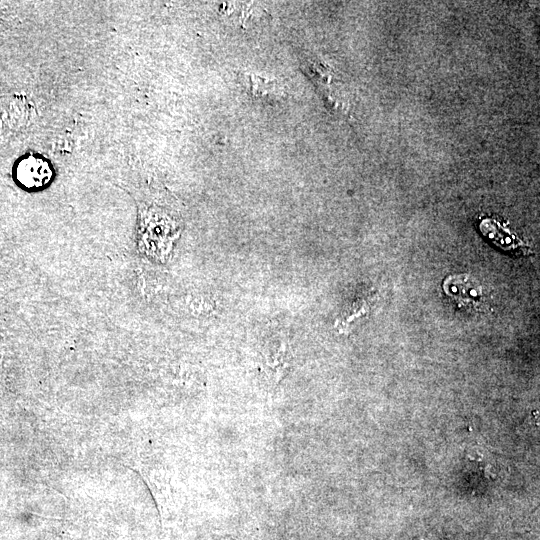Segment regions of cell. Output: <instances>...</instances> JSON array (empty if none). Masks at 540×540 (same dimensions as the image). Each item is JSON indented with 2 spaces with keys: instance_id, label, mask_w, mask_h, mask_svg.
<instances>
[{
  "instance_id": "obj_1",
  "label": "cell",
  "mask_w": 540,
  "mask_h": 540,
  "mask_svg": "<svg viewBox=\"0 0 540 540\" xmlns=\"http://www.w3.org/2000/svg\"><path fill=\"white\" fill-rule=\"evenodd\" d=\"M443 289L447 296L464 307H480L484 302L483 287L475 278L466 274L447 277Z\"/></svg>"
},
{
  "instance_id": "obj_2",
  "label": "cell",
  "mask_w": 540,
  "mask_h": 540,
  "mask_svg": "<svg viewBox=\"0 0 540 540\" xmlns=\"http://www.w3.org/2000/svg\"><path fill=\"white\" fill-rule=\"evenodd\" d=\"M51 169L48 164L35 157L23 159L17 166L16 177L20 184L28 189L40 188L51 179Z\"/></svg>"
},
{
  "instance_id": "obj_3",
  "label": "cell",
  "mask_w": 540,
  "mask_h": 540,
  "mask_svg": "<svg viewBox=\"0 0 540 540\" xmlns=\"http://www.w3.org/2000/svg\"><path fill=\"white\" fill-rule=\"evenodd\" d=\"M481 228L482 232L489 237L491 241L505 250H516L520 247L519 241H515L511 238L509 233L500 231L499 227H497L496 224H492L490 221L483 222Z\"/></svg>"
},
{
  "instance_id": "obj_4",
  "label": "cell",
  "mask_w": 540,
  "mask_h": 540,
  "mask_svg": "<svg viewBox=\"0 0 540 540\" xmlns=\"http://www.w3.org/2000/svg\"><path fill=\"white\" fill-rule=\"evenodd\" d=\"M405 540H450V539L444 536H441L439 534H436L434 532H426V533L415 535Z\"/></svg>"
}]
</instances>
